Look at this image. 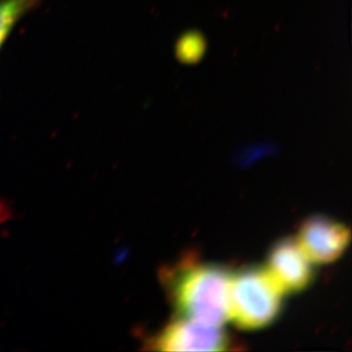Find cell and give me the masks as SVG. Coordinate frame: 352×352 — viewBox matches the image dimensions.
Here are the masks:
<instances>
[{"label":"cell","mask_w":352,"mask_h":352,"mask_svg":"<svg viewBox=\"0 0 352 352\" xmlns=\"http://www.w3.org/2000/svg\"><path fill=\"white\" fill-rule=\"evenodd\" d=\"M164 281L179 318L221 327L229 320L231 274L226 268L207 263H185Z\"/></svg>","instance_id":"6da1fadb"},{"label":"cell","mask_w":352,"mask_h":352,"mask_svg":"<svg viewBox=\"0 0 352 352\" xmlns=\"http://www.w3.org/2000/svg\"><path fill=\"white\" fill-rule=\"evenodd\" d=\"M283 295L265 268H247L231 274L229 320L244 330L265 327L279 314Z\"/></svg>","instance_id":"7a4b0ae2"},{"label":"cell","mask_w":352,"mask_h":352,"mask_svg":"<svg viewBox=\"0 0 352 352\" xmlns=\"http://www.w3.org/2000/svg\"><path fill=\"white\" fill-rule=\"evenodd\" d=\"M146 344L162 351H226L229 342L221 327L179 318Z\"/></svg>","instance_id":"3957f363"},{"label":"cell","mask_w":352,"mask_h":352,"mask_svg":"<svg viewBox=\"0 0 352 352\" xmlns=\"http://www.w3.org/2000/svg\"><path fill=\"white\" fill-rule=\"evenodd\" d=\"M296 240L310 263H330L344 254L351 230L336 220L314 217L303 222Z\"/></svg>","instance_id":"277c9868"},{"label":"cell","mask_w":352,"mask_h":352,"mask_svg":"<svg viewBox=\"0 0 352 352\" xmlns=\"http://www.w3.org/2000/svg\"><path fill=\"white\" fill-rule=\"evenodd\" d=\"M265 270L284 295L307 288L314 274L311 263L294 238H286L273 247Z\"/></svg>","instance_id":"5b68a950"},{"label":"cell","mask_w":352,"mask_h":352,"mask_svg":"<svg viewBox=\"0 0 352 352\" xmlns=\"http://www.w3.org/2000/svg\"><path fill=\"white\" fill-rule=\"evenodd\" d=\"M41 0H0V52L16 25Z\"/></svg>","instance_id":"8992f818"},{"label":"cell","mask_w":352,"mask_h":352,"mask_svg":"<svg viewBox=\"0 0 352 352\" xmlns=\"http://www.w3.org/2000/svg\"><path fill=\"white\" fill-rule=\"evenodd\" d=\"M203 41L195 34H189L186 38H182L178 45V55L183 60L192 61L201 54L203 51Z\"/></svg>","instance_id":"52a82bcc"}]
</instances>
